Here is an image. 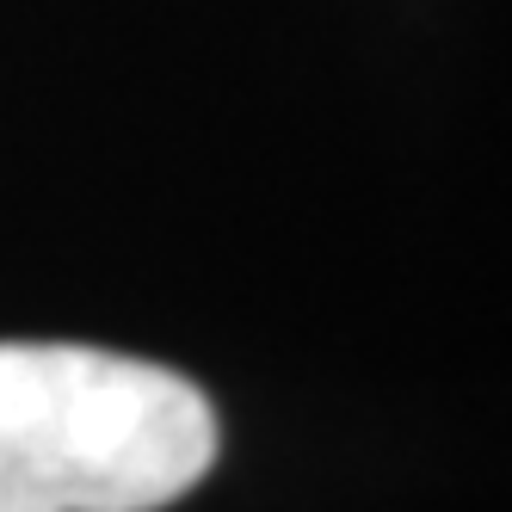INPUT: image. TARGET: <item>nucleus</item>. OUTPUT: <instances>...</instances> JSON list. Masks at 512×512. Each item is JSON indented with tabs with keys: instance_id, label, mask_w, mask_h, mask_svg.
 Instances as JSON below:
<instances>
[{
	"instance_id": "1",
	"label": "nucleus",
	"mask_w": 512,
	"mask_h": 512,
	"mask_svg": "<svg viewBox=\"0 0 512 512\" xmlns=\"http://www.w3.org/2000/svg\"><path fill=\"white\" fill-rule=\"evenodd\" d=\"M216 463L210 395L167 364L0 340V512H161Z\"/></svg>"
}]
</instances>
